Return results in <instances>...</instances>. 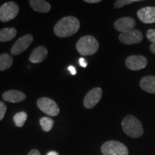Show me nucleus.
<instances>
[{
    "label": "nucleus",
    "mask_w": 155,
    "mask_h": 155,
    "mask_svg": "<svg viewBox=\"0 0 155 155\" xmlns=\"http://www.w3.org/2000/svg\"><path fill=\"white\" fill-rule=\"evenodd\" d=\"M40 126L42 127V130L45 132H48L52 129L54 125V120L52 118L44 116L40 119Z\"/></svg>",
    "instance_id": "19"
},
{
    "label": "nucleus",
    "mask_w": 155,
    "mask_h": 155,
    "mask_svg": "<svg viewBox=\"0 0 155 155\" xmlns=\"http://www.w3.org/2000/svg\"><path fill=\"white\" fill-rule=\"evenodd\" d=\"M79 64H80L81 66L83 68H86L87 66V62L86 60L83 58H81L79 59Z\"/></svg>",
    "instance_id": "24"
},
{
    "label": "nucleus",
    "mask_w": 155,
    "mask_h": 155,
    "mask_svg": "<svg viewBox=\"0 0 155 155\" xmlns=\"http://www.w3.org/2000/svg\"><path fill=\"white\" fill-rule=\"evenodd\" d=\"M103 94L102 89L101 88H94L91 89L90 91L87 93L83 100V105L86 108H93L97 105L100 100L101 99Z\"/></svg>",
    "instance_id": "8"
},
{
    "label": "nucleus",
    "mask_w": 155,
    "mask_h": 155,
    "mask_svg": "<svg viewBox=\"0 0 155 155\" xmlns=\"http://www.w3.org/2000/svg\"><path fill=\"white\" fill-rule=\"evenodd\" d=\"M121 126L126 134L131 138H139L144 133V129L140 121L132 115L126 116L122 120Z\"/></svg>",
    "instance_id": "2"
},
{
    "label": "nucleus",
    "mask_w": 155,
    "mask_h": 155,
    "mask_svg": "<svg viewBox=\"0 0 155 155\" xmlns=\"http://www.w3.org/2000/svg\"><path fill=\"white\" fill-rule=\"evenodd\" d=\"M32 41H33V37L30 34L25 35L22 38L18 39L12 48V55H18L19 54L22 53L30 47Z\"/></svg>",
    "instance_id": "7"
},
{
    "label": "nucleus",
    "mask_w": 155,
    "mask_h": 155,
    "mask_svg": "<svg viewBox=\"0 0 155 155\" xmlns=\"http://www.w3.org/2000/svg\"><path fill=\"white\" fill-rule=\"evenodd\" d=\"M147 38L152 44L155 45V30L154 29H150L147 31Z\"/></svg>",
    "instance_id": "22"
},
{
    "label": "nucleus",
    "mask_w": 155,
    "mask_h": 155,
    "mask_svg": "<svg viewBox=\"0 0 155 155\" xmlns=\"http://www.w3.org/2000/svg\"><path fill=\"white\" fill-rule=\"evenodd\" d=\"M137 17L145 24L155 23V7H147L140 9L137 12Z\"/></svg>",
    "instance_id": "12"
},
{
    "label": "nucleus",
    "mask_w": 155,
    "mask_h": 155,
    "mask_svg": "<svg viewBox=\"0 0 155 155\" xmlns=\"http://www.w3.org/2000/svg\"><path fill=\"white\" fill-rule=\"evenodd\" d=\"M40 110L50 116H56L60 113V108L55 101L47 97H42L37 101Z\"/></svg>",
    "instance_id": "6"
},
{
    "label": "nucleus",
    "mask_w": 155,
    "mask_h": 155,
    "mask_svg": "<svg viewBox=\"0 0 155 155\" xmlns=\"http://www.w3.org/2000/svg\"><path fill=\"white\" fill-rule=\"evenodd\" d=\"M140 87L143 91L149 94H155V76L149 75L141 78Z\"/></svg>",
    "instance_id": "15"
},
{
    "label": "nucleus",
    "mask_w": 155,
    "mask_h": 155,
    "mask_svg": "<svg viewBox=\"0 0 155 155\" xmlns=\"http://www.w3.org/2000/svg\"><path fill=\"white\" fill-rule=\"evenodd\" d=\"M147 59L143 55H131L125 61L126 66L131 71H139L147 65Z\"/></svg>",
    "instance_id": "10"
},
{
    "label": "nucleus",
    "mask_w": 155,
    "mask_h": 155,
    "mask_svg": "<svg viewBox=\"0 0 155 155\" xmlns=\"http://www.w3.org/2000/svg\"><path fill=\"white\" fill-rule=\"evenodd\" d=\"M30 7L34 11L40 13H47L51 9V5L44 0H30Z\"/></svg>",
    "instance_id": "16"
},
{
    "label": "nucleus",
    "mask_w": 155,
    "mask_h": 155,
    "mask_svg": "<svg viewBox=\"0 0 155 155\" xmlns=\"http://www.w3.org/2000/svg\"><path fill=\"white\" fill-rule=\"evenodd\" d=\"M4 101L9 103H19L25 100L26 95L22 91L17 90H9L5 92L2 95Z\"/></svg>",
    "instance_id": "13"
},
{
    "label": "nucleus",
    "mask_w": 155,
    "mask_h": 155,
    "mask_svg": "<svg viewBox=\"0 0 155 155\" xmlns=\"http://www.w3.org/2000/svg\"><path fill=\"white\" fill-rule=\"evenodd\" d=\"M19 11V6L15 2H8L0 7V21L7 22L15 19Z\"/></svg>",
    "instance_id": "5"
},
{
    "label": "nucleus",
    "mask_w": 155,
    "mask_h": 155,
    "mask_svg": "<svg viewBox=\"0 0 155 155\" xmlns=\"http://www.w3.org/2000/svg\"><path fill=\"white\" fill-rule=\"evenodd\" d=\"M137 2H139V0H118L114 4V7L116 9H119L126 5H130V4Z\"/></svg>",
    "instance_id": "21"
},
{
    "label": "nucleus",
    "mask_w": 155,
    "mask_h": 155,
    "mask_svg": "<svg viewBox=\"0 0 155 155\" xmlns=\"http://www.w3.org/2000/svg\"><path fill=\"white\" fill-rule=\"evenodd\" d=\"M28 155H41V154H40V153L38 150H31L30 152H29Z\"/></svg>",
    "instance_id": "25"
},
{
    "label": "nucleus",
    "mask_w": 155,
    "mask_h": 155,
    "mask_svg": "<svg viewBox=\"0 0 155 155\" xmlns=\"http://www.w3.org/2000/svg\"><path fill=\"white\" fill-rule=\"evenodd\" d=\"M13 63V58L7 53L0 55V71L9 69Z\"/></svg>",
    "instance_id": "18"
},
{
    "label": "nucleus",
    "mask_w": 155,
    "mask_h": 155,
    "mask_svg": "<svg viewBox=\"0 0 155 155\" xmlns=\"http://www.w3.org/2000/svg\"><path fill=\"white\" fill-rule=\"evenodd\" d=\"M6 111H7V106L4 102L0 101V121H2L5 117Z\"/></svg>",
    "instance_id": "23"
},
{
    "label": "nucleus",
    "mask_w": 155,
    "mask_h": 155,
    "mask_svg": "<svg viewBox=\"0 0 155 155\" xmlns=\"http://www.w3.org/2000/svg\"><path fill=\"white\" fill-rule=\"evenodd\" d=\"M99 44L93 36L87 35L81 38L76 43V49L81 55H92L98 51Z\"/></svg>",
    "instance_id": "3"
},
{
    "label": "nucleus",
    "mask_w": 155,
    "mask_h": 155,
    "mask_svg": "<svg viewBox=\"0 0 155 155\" xmlns=\"http://www.w3.org/2000/svg\"><path fill=\"white\" fill-rule=\"evenodd\" d=\"M27 119H28V114L25 111L18 112L15 114L13 118L15 125L17 127H22L25 121H27Z\"/></svg>",
    "instance_id": "20"
},
{
    "label": "nucleus",
    "mask_w": 155,
    "mask_h": 155,
    "mask_svg": "<svg viewBox=\"0 0 155 155\" xmlns=\"http://www.w3.org/2000/svg\"><path fill=\"white\" fill-rule=\"evenodd\" d=\"M17 35V30L14 28H4L0 30V42L10 41Z\"/></svg>",
    "instance_id": "17"
},
{
    "label": "nucleus",
    "mask_w": 155,
    "mask_h": 155,
    "mask_svg": "<svg viewBox=\"0 0 155 155\" xmlns=\"http://www.w3.org/2000/svg\"><path fill=\"white\" fill-rule=\"evenodd\" d=\"M68 71L71 72V73L72 75H75L76 74V70H75V68L73 66H72V65H71V66L68 67Z\"/></svg>",
    "instance_id": "26"
},
{
    "label": "nucleus",
    "mask_w": 155,
    "mask_h": 155,
    "mask_svg": "<svg viewBox=\"0 0 155 155\" xmlns=\"http://www.w3.org/2000/svg\"><path fill=\"white\" fill-rule=\"evenodd\" d=\"M85 2L89 4H95L101 2V0H85Z\"/></svg>",
    "instance_id": "27"
},
{
    "label": "nucleus",
    "mask_w": 155,
    "mask_h": 155,
    "mask_svg": "<svg viewBox=\"0 0 155 155\" xmlns=\"http://www.w3.org/2000/svg\"><path fill=\"white\" fill-rule=\"evenodd\" d=\"M119 39L120 42L124 45L138 44L142 41L143 35L140 30L134 29L130 32L120 34Z\"/></svg>",
    "instance_id": "9"
},
{
    "label": "nucleus",
    "mask_w": 155,
    "mask_h": 155,
    "mask_svg": "<svg viewBox=\"0 0 155 155\" xmlns=\"http://www.w3.org/2000/svg\"><path fill=\"white\" fill-rule=\"evenodd\" d=\"M48 50L44 46H38L32 50L30 55V61L32 63H40L47 58Z\"/></svg>",
    "instance_id": "14"
},
{
    "label": "nucleus",
    "mask_w": 155,
    "mask_h": 155,
    "mask_svg": "<svg viewBox=\"0 0 155 155\" xmlns=\"http://www.w3.org/2000/svg\"><path fill=\"white\" fill-rule=\"evenodd\" d=\"M47 155H59L58 154V152H50L48 153Z\"/></svg>",
    "instance_id": "29"
},
{
    "label": "nucleus",
    "mask_w": 155,
    "mask_h": 155,
    "mask_svg": "<svg viewBox=\"0 0 155 155\" xmlns=\"http://www.w3.org/2000/svg\"><path fill=\"white\" fill-rule=\"evenodd\" d=\"M150 50L153 54H154V55H155V45L154 44L151 45H150Z\"/></svg>",
    "instance_id": "28"
},
{
    "label": "nucleus",
    "mask_w": 155,
    "mask_h": 155,
    "mask_svg": "<svg viewBox=\"0 0 155 155\" xmlns=\"http://www.w3.org/2000/svg\"><path fill=\"white\" fill-rule=\"evenodd\" d=\"M135 26L136 21L134 19L130 17H121L114 22V28L121 33L130 32L134 30Z\"/></svg>",
    "instance_id": "11"
},
{
    "label": "nucleus",
    "mask_w": 155,
    "mask_h": 155,
    "mask_svg": "<svg viewBox=\"0 0 155 155\" xmlns=\"http://www.w3.org/2000/svg\"><path fill=\"white\" fill-rule=\"evenodd\" d=\"M80 22L76 17L68 16L60 19L54 27V33L58 38H68L75 35L80 29Z\"/></svg>",
    "instance_id": "1"
},
{
    "label": "nucleus",
    "mask_w": 155,
    "mask_h": 155,
    "mask_svg": "<svg viewBox=\"0 0 155 155\" xmlns=\"http://www.w3.org/2000/svg\"><path fill=\"white\" fill-rule=\"evenodd\" d=\"M104 155H129V150L126 145L118 141H108L101 148Z\"/></svg>",
    "instance_id": "4"
}]
</instances>
